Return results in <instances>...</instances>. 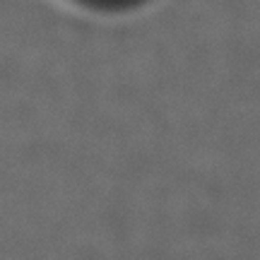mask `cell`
<instances>
[]
</instances>
